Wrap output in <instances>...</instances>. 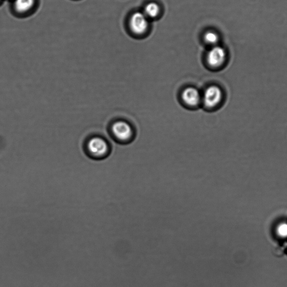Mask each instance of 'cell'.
<instances>
[{
    "label": "cell",
    "instance_id": "cell-1",
    "mask_svg": "<svg viewBox=\"0 0 287 287\" xmlns=\"http://www.w3.org/2000/svg\"><path fill=\"white\" fill-rule=\"evenodd\" d=\"M110 132L116 142L122 144H129L133 142L136 137V130L130 122L119 120L112 124Z\"/></svg>",
    "mask_w": 287,
    "mask_h": 287
},
{
    "label": "cell",
    "instance_id": "cell-2",
    "mask_svg": "<svg viewBox=\"0 0 287 287\" xmlns=\"http://www.w3.org/2000/svg\"><path fill=\"white\" fill-rule=\"evenodd\" d=\"M87 151L93 157L102 158L109 154L110 147L108 142L103 138L93 137L89 140L87 145Z\"/></svg>",
    "mask_w": 287,
    "mask_h": 287
},
{
    "label": "cell",
    "instance_id": "cell-3",
    "mask_svg": "<svg viewBox=\"0 0 287 287\" xmlns=\"http://www.w3.org/2000/svg\"><path fill=\"white\" fill-rule=\"evenodd\" d=\"M222 98L223 93L221 89L216 85H212L205 90L202 100L205 107L212 109L219 105Z\"/></svg>",
    "mask_w": 287,
    "mask_h": 287
},
{
    "label": "cell",
    "instance_id": "cell-4",
    "mask_svg": "<svg viewBox=\"0 0 287 287\" xmlns=\"http://www.w3.org/2000/svg\"><path fill=\"white\" fill-rule=\"evenodd\" d=\"M130 26L134 33L137 34L144 33L148 28V18L144 13L136 12L130 18Z\"/></svg>",
    "mask_w": 287,
    "mask_h": 287
},
{
    "label": "cell",
    "instance_id": "cell-5",
    "mask_svg": "<svg viewBox=\"0 0 287 287\" xmlns=\"http://www.w3.org/2000/svg\"><path fill=\"white\" fill-rule=\"evenodd\" d=\"M226 50L222 47L218 45L213 46L208 53V63L213 67H220L226 61Z\"/></svg>",
    "mask_w": 287,
    "mask_h": 287
},
{
    "label": "cell",
    "instance_id": "cell-6",
    "mask_svg": "<svg viewBox=\"0 0 287 287\" xmlns=\"http://www.w3.org/2000/svg\"><path fill=\"white\" fill-rule=\"evenodd\" d=\"M182 98L186 105L190 107L197 106L201 99L199 91L193 87L186 88L182 92Z\"/></svg>",
    "mask_w": 287,
    "mask_h": 287
},
{
    "label": "cell",
    "instance_id": "cell-7",
    "mask_svg": "<svg viewBox=\"0 0 287 287\" xmlns=\"http://www.w3.org/2000/svg\"><path fill=\"white\" fill-rule=\"evenodd\" d=\"M34 3L35 0H15V9L19 13H28L33 9Z\"/></svg>",
    "mask_w": 287,
    "mask_h": 287
},
{
    "label": "cell",
    "instance_id": "cell-8",
    "mask_svg": "<svg viewBox=\"0 0 287 287\" xmlns=\"http://www.w3.org/2000/svg\"><path fill=\"white\" fill-rule=\"evenodd\" d=\"M143 13L148 19L156 18L160 13V6L156 2H150L145 6Z\"/></svg>",
    "mask_w": 287,
    "mask_h": 287
},
{
    "label": "cell",
    "instance_id": "cell-9",
    "mask_svg": "<svg viewBox=\"0 0 287 287\" xmlns=\"http://www.w3.org/2000/svg\"><path fill=\"white\" fill-rule=\"evenodd\" d=\"M204 41L207 44L211 45L212 47L216 46L219 41L218 35L214 31H208L204 34Z\"/></svg>",
    "mask_w": 287,
    "mask_h": 287
},
{
    "label": "cell",
    "instance_id": "cell-10",
    "mask_svg": "<svg viewBox=\"0 0 287 287\" xmlns=\"http://www.w3.org/2000/svg\"><path fill=\"white\" fill-rule=\"evenodd\" d=\"M277 235L282 239L287 238V223L282 222L278 225L276 229Z\"/></svg>",
    "mask_w": 287,
    "mask_h": 287
}]
</instances>
